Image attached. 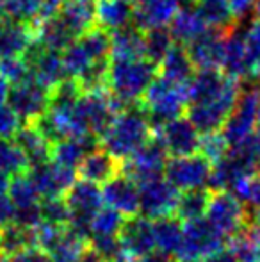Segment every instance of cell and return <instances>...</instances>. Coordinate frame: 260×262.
Here are the masks:
<instances>
[{
  "instance_id": "cell-1",
  "label": "cell",
  "mask_w": 260,
  "mask_h": 262,
  "mask_svg": "<svg viewBox=\"0 0 260 262\" xmlns=\"http://www.w3.org/2000/svg\"><path fill=\"white\" fill-rule=\"evenodd\" d=\"M153 138V128L139 105L125 107L100 138V148L118 162H125Z\"/></svg>"
},
{
  "instance_id": "cell-2",
  "label": "cell",
  "mask_w": 260,
  "mask_h": 262,
  "mask_svg": "<svg viewBox=\"0 0 260 262\" xmlns=\"http://www.w3.org/2000/svg\"><path fill=\"white\" fill-rule=\"evenodd\" d=\"M159 70L148 59L139 61H111L107 90L123 107L137 105L150 84L157 79Z\"/></svg>"
},
{
  "instance_id": "cell-3",
  "label": "cell",
  "mask_w": 260,
  "mask_h": 262,
  "mask_svg": "<svg viewBox=\"0 0 260 262\" xmlns=\"http://www.w3.org/2000/svg\"><path fill=\"white\" fill-rule=\"evenodd\" d=\"M146 113L153 130L182 118L187 111V86H178L157 75L137 104Z\"/></svg>"
},
{
  "instance_id": "cell-4",
  "label": "cell",
  "mask_w": 260,
  "mask_h": 262,
  "mask_svg": "<svg viewBox=\"0 0 260 262\" xmlns=\"http://www.w3.org/2000/svg\"><path fill=\"white\" fill-rule=\"evenodd\" d=\"M243 91V82L228 77L225 86L212 95L210 98L198 104L187 105V118L200 134H210V132H219L223 125L226 123L228 116L232 114L235 107L239 95Z\"/></svg>"
},
{
  "instance_id": "cell-5",
  "label": "cell",
  "mask_w": 260,
  "mask_h": 262,
  "mask_svg": "<svg viewBox=\"0 0 260 262\" xmlns=\"http://www.w3.org/2000/svg\"><path fill=\"white\" fill-rule=\"evenodd\" d=\"M64 202L69 209L68 228L89 241L91 221L104 207V196H102L100 186H94L86 180H77L64 196Z\"/></svg>"
},
{
  "instance_id": "cell-6",
  "label": "cell",
  "mask_w": 260,
  "mask_h": 262,
  "mask_svg": "<svg viewBox=\"0 0 260 262\" xmlns=\"http://www.w3.org/2000/svg\"><path fill=\"white\" fill-rule=\"evenodd\" d=\"M258 111H260V84L243 82V91L239 95L232 114L223 125L221 134L230 146L237 145L248 136L258 130Z\"/></svg>"
},
{
  "instance_id": "cell-7",
  "label": "cell",
  "mask_w": 260,
  "mask_h": 262,
  "mask_svg": "<svg viewBox=\"0 0 260 262\" xmlns=\"http://www.w3.org/2000/svg\"><path fill=\"white\" fill-rule=\"evenodd\" d=\"M228 241L205 217L184 223V239L175 262H203L208 255L226 248Z\"/></svg>"
},
{
  "instance_id": "cell-8",
  "label": "cell",
  "mask_w": 260,
  "mask_h": 262,
  "mask_svg": "<svg viewBox=\"0 0 260 262\" xmlns=\"http://www.w3.org/2000/svg\"><path fill=\"white\" fill-rule=\"evenodd\" d=\"M80 114L91 136L100 139L104 132L111 127L120 113L125 107L120 104L107 88H97L91 91H82L80 97Z\"/></svg>"
},
{
  "instance_id": "cell-9",
  "label": "cell",
  "mask_w": 260,
  "mask_h": 262,
  "mask_svg": "<svg viewBox=\"0 0 260 262\" xmlns=\"http://www.w3.org/2000/svg\"><path fill=\"white\" fill-rule=\"evenodd\" d=\"M205 220L230 243L246 227L248 209L228 191H218L212 193Z\"/></svg>"
},
{
  "instance_id": "cell-10",
  "label": "cell",
  "mask_w": 260,
  "mask_h": 262,
  "mask_svg": "<svg viewBox=\"0 0 260 262\" xmlns=\"http://www.w3.org/2000/svg\"><path fill=\"white\" fill-rule=\"evenodd\" d=\"M212 164L200 154L189 157H170L164 169V179L178 191L208 189Z\"/></svg>"
},
{
  "instance_id": "cell-11",
  "label": "cell",
  "mask_w": 260,
  "mask_h": 262,
  "mask_svg": "<svg viewBox=\"0 0 260 262\" xmlns=\"http://www.w3.org/2000/svg\"><path fill=\"white\" fill-rule=\"evenodd\" d=\"M7 104L20 118L21 125H31L46 114L50 105V93L29 77L27 80L11 86Z\"/></svg>"
},
{
  "instance_id": "cell-12",
  "label": "cell",
  "mask_w": 260,
  "mask_h": 262,
  "mask_svg": "<svg viewBox=\"0 0 260 262\" xmlns=\"http://www.w3.org/2000/svg\"><path fill=\"white\" fill-rule=\"evenodd\" d=\"M168 157L170 156L160 146V143L152 138L141 150H137L130 159L122 162V173L141 187L145 184L164 179Z\"/></svg>"
},
{
  "instance_id": "cell-13",
  "label": "cell",
  "mask_w": 260,
  "mask_h": 262,
  "mask_svg": "<svg viewBox=\"0 0 260 262\" xmlns=\"http://www.w3.org/2000/svg\"><path fill=\"white\" fill-rule=\"evenodd\" d=\"M153 138L160 143L170 157H189L200 150L201 134L187 116H182L153 130Z\"/></svg>"
},
{
  "instance_id": "cell-14",
  "label": "cell",
  "mask_w": 260,
  "mask_h": 262,
  "mask_svg": "<svg viewBox=\"0 0 260 262\" xmlns=\"http://www.w3.org/2000/svg\"><path fill=\"white\" fill-rule=\"evenodd\" d=\"M32 184L38 191L41 200H52V198H64L68 191L77 182L75 169L64 168L57 162L50 161L46 164L36 166L29 169Z\"/></svg>"
},
{
  "instance_id": "cell-15",
  "label": "cell",
  "mask_w": 260,
  "mask_h": 262,
  "mask_svg": "<svg viewBox=\"0 0 260 262\" xmlns=\"http://www.w3.org/2000/svg\"><path fill=\"white\" fill-rule=\"evenodd\" d=\"M178 198H180V191L175 189L166 179L145 184V186H141L139 214L150 221L175 216Z\"/></svg>"
},
{
  "instance_id": "cell-16",
  "label": "cell",
  "mask_w": 260,
  "mask_h": 262,
  "mask_svg": "<svg viewBox=\"0 0 260 262\" xmlns=\"http://www.w3.org/2000/svg\"><path fill=\"white\" fill-rule=\"evenodd\" d=\"M25 59L31 68V79L36 80L46 91H52L66 80V72L63 64V55L61 52L46 50L39 47L38 43L32 45V49L25 54Z\"/></svg>"
},
{
  "instance_id": "cell-17",
  "label": "cell",
  "mask_w": 260,
  "mask_h": 262,
  "mask_svg": "<svg viewBox=\"0 0 260 262\" xmlns=\"http://www.w3.org/2000/svg\"><path fill=\"white\" fill-rule=\"evenodd\" d=\"M118 243L122 253L130 259H143L155 252V237H153V225L143 216H134L125 220L118 234Z\"/></svg>"
},
{
  "instance_id": "cell-18",
  "label": "cell",
  "mask_w": 260,
  "mask_h": 262,
  "mask_svg": "<svg viewBox=\"0 0 260 262\" xmlns=\"http://www.w3.org/2000/svg\"><path fill=\"white\" fill-rule=\"evenodd\" d=\"M102 196H104L105 207L120 212L125 220L139 216L141 187L123 173H120L102 187Z\"/></svg>"
},
{
  "instance_id": "cell-19",
  "label": "cell",
  "mask_w": 260,
  "mask_h": 262,
  "mask_svg": "<svg viewBox=\"0 0 260 262\" xmlns=\"http://www.w3.org/2000/svg\"><path fill=\"white\" fill-rule=\"evenodd\" d=\"M193 64L198 70H221L225 59V34L218 31H205L195 41L185 45Z\"/></svg>"
},
{
  "instance_id": "cell-20",
  "label": "cell",
  "mask_w": 260,
  "mask_h": 262,
  "mask_svg": "<svg viewBox=\"0 0 260 262\" xmlns=\"http://www.w3.org/2000/svg\"><path fill=\"white\" fill-rule=\"evenodd\" d=\"M36 43L34 25L6 20L0 24V59L23 57Z\"/></svg>"
},
{
  "instance_id": "cell-21",
  "label": "cell",
  "mask_w": 260,
  "mask_h": 262,
  "mask_svg": "<svg viewBox=\"0 0 260 262\" xmlns=\"http://www.w3.org/2000/svg\"><path fill=\"white\" fill-rule=\"evenodd\" d=\"M180 7L178 0H148L141 6H135L134 27L143 32L168 27L177 16Z\"/></svg>"
},
{
  "instance_id": "cell-22",
  "label": "cell",
  "mask_w": 260,
  "mask_h": 262,
  "mask_svg": "<svg viewBox=\"0 0 260 262\" xmlns=\"http://www.w3.org/2000/svg\"><path fill=\"white\" fill-rule=\"evenodd\" d=\"M120 173H122V162H118L102 148L87 154L77 168V175L80 177V180H86L94 186H105Z\"/></svg>"
},
{
  "instance_id": "cell-23",
  "label": "cell",
  "mask_w": 260,
  "mask_h": 262,
  "mask_svg": "<svg viewBox=\"0 0 260 262\" xmlns=\"http://www.w3.org/2000/svg\"><path fill=\"white\" fill-rule=\"evenodd\" d=\"M97 11L98 0H64L57 16L79 39L97 27Z\"/></svg>"
},
{
  "instance_id": "cell-24",
  "label": "cell",
  "mask_w": 260,
  "mask_h": 262,
  "mask_svg": "<svg viewBox=\"0 0 260 262\" xmlns=\"http://www.w3.org/2000/svg\"><path fill=\"white\" fill-rule=\"evenodd\" d=\"M13 141L16 143V146L27 157L31 168H36V166L46 164V162L52 161V145L46 141L45 136L39 132V128L34 123L21 125L20 130L14 134Z\"/></svg>"
},
{
  "instance_id": "cell-25",
  "label": "cell",
  "mask_w": 260,
  "mask_h": 262,
  "mask_svg": "<svg viewBox=\"0 0 260 262\" xmlns=\"http://www.w3.org/2000/svg\"><path fill=\"white\" fill-rule=\"evenodd\" d=\"M157 70H159V77L173 84H178V86H189V82L196 75V68L189 57L187 49L184 45H178V43H175V47L160 61Z\"/></svg>"
},
{
  "instance_id": "cell-26",
  "label": "cell",
  "mask_w": 260,
  "mask_h": 262,
  "mask_svg": "<svg viewBox=\"0 0 260 262\" xmlns=\"http://www.w3.org/2000/svg\"><path fill=\"white\" fill-rule=\"evenodd\" d=\"M134 4L130 0H100L97 11V25L109 34L134 25Z\"/></svg>"
},
{
  "instance_id": "cell-27",
  "label": "cell",
  "mask_w": 260,
  "mask_h": 262,
  "mask_svg": "<svg viewBox=\"0 0 260 262\" xmlns=\"http://www.w3.org/2000/svg\"><path fill=\"white\" fill-rule=\"evenodd\" d=\"M97 148H100V139L94 138V136L64 139V141L52 146V161L64 166V168L77 171V168L84 161V157Z\"/></svg>"
},
{
  "instance_id": "cell-28",
  "label": "cell",
  "mask_w": 260,
  "mask_h": 262,
  "mask_svg": "<svg viewBox=\"0 0 260 262\" xmlns=\"http://www.w3.org/2000/svg\"><path fill=\"white\" fill-rule=\"evenodd\" d=\"M145 57V32L137 27L123 29L111 34V61H139Z\"/></svg>"
},
{
  "instance_id": "cell-29",
  "label": "cell",
  "mask_w": 260,
  "mask_h": 262,
  "mask_svg": "<svg viewBox=\"0 0 260 262\" xmlns=\"http://www.w3.org/2000/svg\"><path fill=\"white\" fill-rule=\"evenodd\" d=\"M36 29V43L46 50L63 54L72 43L77 41V38L72 34L68 27L59 20V16H54L50 20L34 24Z\"/></svg>"
},
{
  "instance_id": "cell-30",
  "label": "cell",
  "mask_w": 260,
  "mask_h": 262,
  "mask_svg": "<svg viewBox=\"0 0 260 262\" xmlns=\"http://www.w3.org/2000/svg\"><path fill=\"white\" fill-rule=\"evenodd\" d=\"M205 31H208V27L205 25V21L201 20L200 13L196 11V7H180V11L177 13V16L173 18V21L170 24V32L173 36L175 43L178 45H189L191 41H195L198 36H201Z\"/></svg>"
},
{
  "instance_id": "cell-31",
  "label": "cell",
  "mask_w": 260,
  "mask_h": 262,
  "mask_svg": "<svg viewBox=\"0 0 260 262\" xmlns=\"http://www.w3.org/2000/svg\"><path fill=\"white\" fill-rule=\"evenodd\" d=\"M195 7L205 25L212 31L226 34L239 25L226 0H198Z\"/></svg>"
},
{
  "instance_id": "cell-32",
  "label": "cell",
  "mask_w": 260,
  "mask_h": 262,
  "mask_svg": "<svg viewBox=\"0 0 260 262\" xmlns=\"http://www.w3.org/2000/svg\"><path fill=\"white\" fill-rule=\"evenodd\" d=\"M153 237H155V250L164 252L168 255H177L184 239V223L175 216L160 217L152 221Z\"/></svg>"
},
{
  "instance_id": "cell-33",
  "label": "cell",
  "mask_w": 260,
  "mask_h": 262,
  "mask_svg": "<svg viewBox=\"0 0 260 262\" xmlns=\"http://www.w3.org/2000/svg\"><path fill=\"white\" fill-rule=\"evenodd\" d=\"M31 248H38L36 246V230H27L14 223L0 228V255L14 259Z\"/></svg>"
},
{
  "instance_id": "cell-34",
  "label": "cell",
  "mask_w": 260,
  "mask_h": 262,
  "mask_svg": "<svg viewBox=\"0 0 260 262\" xmlns=\"http://www.w3.org/2000/svg\"><path fill=\"white\" fill-rule=\"evenodd\" d=\"M210 196L212 193L208 189H195L180 193L177 210H175V217L180 220L182 223H189V221H196L205 217Z\"/></svg>"
},
{
  "instance_id": "cell-35",
  "label": "cell",
  "mask_w": 260,
  "mask_h": 262,
  "mask_svg": "<svg viewBox=\"0 0 260 262\" xmlns=\"http://www.w3.org/2000/svg\"><path fill=\"white\" fill-rule=\"evenodd\" d=\"M87 246H89L87 239L80 237L75 232L66 228L61 234V237L56 241V245L46 252V255L50 257L52 262H77L80 255L86 252Z\"/></svg>"
},
{
  "instance_id": "cell-36",
  "label": "cell",
  "mask_w": 260,
  "mask_h": 262,
  "mask_svg": "<svg viewBox=\"0 0 260 262\" xmlns=\"http://www.w3.org/2000/svg\"><path fill=\"white\" fill-rule=\"evenodd\" d=\"M173 47L175 39L168 27L152 29L145 32V57L155 66L160 64V61L170 54Z\"/></svg>"
},
{
  "instance_id": "cell-37",
  "label": "cell",
  "mask_w": 260,
  "mask_h": 262,
  "mask_svg": "<svg viewBox=\"0 0 260 262\" xmlns=\"http://www.w3.org/2000/svg\"><path fill=\"white\" fill-rule=\"evenodd\" d=\"M0 169L9 177L25 175L31 169L27 157L13 139H0Z\"/></svg>"
},
{
  "instance_id": "cell-38",
  "label": "cell",
  "mask_w": 260,
  "mask_h": 262,
  "mask_svg": "<svg viewBox=\"0 0 260 262\" xmlns=\"http://www.w3.org/2000/svg\"><path fill=\"white\" fill-rule=\"evenodd\" d=\"M230 194L237 198L253 212H260V171H255L244 179L237 180L228 189Z\"/></svg>"
},
{
  "instance_id": "cell-39",
  "label": "cell",
  "mask_w": 260,
  "mask_h": 262,
  "mask_svg": "<svg viewBox=\"0 0 260 262\" xmlns=\"http://www.w3.org/2000/svg\"><path fill=\"white\" fill-rule=\"evenodd\" d=\"M7 196L11 198V202H13L16 209L34 207V205L39 204V194H38V191H36L29 173L11 179V186H9V191H7Z\"/></svg>"
},
{
  "instance_id": "cell-40",
  "label": "cell",
  "mask_w": 260,
  "mask_h": 262,
  "mask_svg": "<svg viewBox=\"0 0 260 262\" xmlns=\"http://www.w3.org/2000/svg\"><path fill=\"white\" fill-rule=\"evenodd\" d=\"M125 217L116 210L109 207H102L100 212L93 217L91 221V235L89 239L94 237H118L120 230H122Z\"/></svg>"
},
{
  "instance_id": "cell-41",
  "label": "cell",
  "mask_w": 260,
  "mask_h": 262,
  "mask_svg": "<svg viewBox=\"0 0 260 262\" xmlns=\"http://www.w3.org/2000/svg\"><path fill=\"white\" fill-rule=\"evenodd\" d=\"M228 152H230V145L225 139V136L221 134V130L210 132V134H201L198 154L207 159L212 166L218 164L221 159H225Z\"/></svg>"
},
{
  "instance_id": "cell-42",
  "label": "cell",
  "mask_w": 260,
  "mask_h": 262,
  "mask_svg": "<svg viewBox=\"0 0 260 262\" xmlns=\"http://www.w3.org/2000/svg\"><path fill=\"white\" fill-rule=\"evenodd\" d=\"M7 18L20 24L34 25L39 18V0H4Z\"/></svg>"
},
{
  "instance_id": "cell-43",
  "label": "cell",
  "mask_w": 260,
  "mask_h": 262,
  "mask_svg": "<svg viewBox=\"0 0 260 262\" xmlns=\"http://www.w3.org/2000/svg\"><path fill=\"white\" fill-rule=\"evenodd\" d=\"M43 223L56 225V227H68L69 225V209L64 198H52V200L39 202Z\"/></svg>"
},
{
  "instance_id": "cell-44",
  "label": "cell",
  "mask_w": 260,
  "mask_h": 262,
  "mask_svg": "<svg viewBox=\"0 0 260 262\" xmlns=\"http://www.w3.org/2000/svg\"><path fill=\"white\" fill-rule=\"evenodd\" d=\"M0 77L6 79L11 86L21 82V80H27L31 77V68H29L25 55L23 57L0 59Z\"/></svg>"
},
{
  "instance_id": "cell-45",
  "label": "cell",
  "mask_w": 260,
  "mask_h": 262,
  "mask_svg": "<svg viewBox=\"0 0 260 262\" xmlns=\"http://www.w3.org/2000/svg\"><path fill=\"white\" fill-rule=\"evenodd\" d=\"M21 121L9 104H0V139H13L20 130Z\"/></svg>"
},
{
  "instance_id": "cell-46",
  "label": "cell",
  "mask_w": 260,
  "mask_h": 262,
  "mask_svg": "<svg viewBox=\"0 0 260 262\" xmlns=\"http://www.w3.org/2000/svg\"><path fill=\"white\" fill-rule=\"evenodd\" d=\"M16 220V207L7 194H0V228L9 227Z\"/></svg>"
},
{
  "instance_id": "cell-47",
  "label": "cell",
  "mask_w": 260,
  "mask_h": 262,
  "mask_svg": "<svg viewBox=\"0 0 260 262\" xmlns=\"http://www.w3.org/2000/svg\"><path fill=\"white\" fill-rule=\"evenodd\" d=\"M226 2H228L230 9H232L237 24L246 20V18L255 11V0H226Z\"/></svg>"
},
{
  "instance_id": "cell-48",
  "label": "cell",
  "mask_w": 260,
  "mask_h": 262,
  "mask_svg": "<svg viewBox=\"0 0 260 262\" xmlns=\"http://www.w3.org/2000/svg\"><path fill=\"white\" fill-rule=\"evenodd\" d=\"M64 0H39V18H38V24L39 21H45L50 20V18L57 16L63 7Z\"/></svg>"
},
{
  "instance_id": "cell-49",
  "label": "cell",
  "mask_w": 260,
  "mask_h": 262,
  "mask_svg": "<svg viewBox=\"0 0 260 262\" xmlns=\"http://www.w3.org/2000/svg\"><path fill=\"white\" fill-rule=\"evenodd\" d=\"M14 262H52L41 248H31L13 259Z\"/></svg>"
},
{
  "instance_id": "cell-50",
  "label": "cell",
  "mask_w": 260,
  "mask_h": 262,
  "mask_svg": "<svg viewBox=\"0 0 260 262\" xmlns=\"http://www.w3.org/2000/svg\"><path fill=\"white\" fill-rule=\"evenodd\" d=\"M203 262H239V260L235 259V255L232 253V250L226 246V248H221L219 252L208 255Z\"/></svg>"
},
{
  "instance_id": "cell-51",
  "label": "cell",
  "mask_w": 260,
  "mask_h": 262,
  "mask_svg": "<svg viewBox=\"0 0 260 262\" xmlns=\"http://www.w3.org/2000/svg\"><path fill=\"white\" fill-rule=\"evenodd\" d=\"M137 262H175V257L168 255V253H164V252H159V250H155V252H152L150 255L143 257V259H139Z\"/></svg>"
},
{
  "instance_id": "cell-52",
  "label": "cell",
  "mask_w": 260,
  "mask_h": 262,
  "mask_svg": "<svg viewBox=\"0 0 260 262\" xmlns=\"http://www.w3.org/2000/svg\"><path fill=\"white\" fill-rule=\"evenodd\" d=\"M77 262H107V260H105L104 257H102L100 253H98L97 250H94L93 246L89 245L86 248V252L80 255V259L77 260Z\"/></svg>"
},
{
  "instance_id": "cell-53",
  "label": "cell",
  "mask_w": 260,
  "mask_h": 262,
  "mask_svg": "<svg viewBox=\"0 0 260 262\" xmlns=\"http://www.w3.org/2000/svg\"><path fill=\"white\" fill-rule=\"evenodd\" d=\"M11 84L6 79L0 77V104H7V97H9Z\"/></svg>"
},
{
  "instance_id": "cell-54",
  "label": "cell",
  "mask_w": 260,
  "mask_h": 262,
  "mask_svg": "<svg viewBox=\"0 0 260 262\" xmlns=\"http://www.w3.org/2000/svg\"><path fill=\"white\" fill-rule=\"evenodd\" d=\"M9 186H11V177L0 169V194H7Z\"/></svg>"
},
{
  "instance_id": "cell-55",
  "label": "cell",
  "mask_w": 260,
  "mask_h": 262,
  "mask_svg": "<svg viewBox=\"0 0 260 262\" xmlns=\"http://www.w3.org/2000/svg\"><path fill=\"white\" fill-rule=\"evenodd\" d=\"M7 20V13H6V2L4 0H0V24H4V21Z\"/></svg>"
},
{
  "instance_id": "cell-56",
  "label": "cell",
  "mask_w": 260,
  "mask_h": 262,
  "mask_svg": "<svg viewBox=\"0 0 260 262\" xmlns=\"http://www.w3.org/2000/svg\"><path fill=\"white\" fill-rule=\"evenodd\" d=\"M178 2H180L182 7H193V6H196L198 0H178Z\"/></svg>"
},
{
  "instance_id": "cell-57",
  "label": "cell",
  "mask_w": 260,
  "mask_h": 262,
  "mask_svg": "<svg viewBox=\"0 0 260 262\" xmlns=\"http://www.w3.org/2000/svg\"><path fill=\"white\" fill-rule=\"evenodd\" d=\"M114 262H137V259H130V257H127V255H123V253H122V255H120Z\"/></svg>"
},
{
  "instance_id": "cell-58",
  "label": "cell",
  "mask_w": 260,
  "mask_h": 262,
  "mask_svg": "<svg viewBox=\"0 0 260 262\" xmlns=\"http://www.w3.org/2000/svg\"><path fill=\"white\" fill-rule=\"evenodd\" d=\"M255 14H257V18L260 20V0H255Z\"/></svg>"
},
{
  "instance_id": "cell-59",
  "label": "cell",
  "mask_w": 260,
  "mask_h": 262,
  "mask_svg": "<svg viewBox=\"0 0 260 262\" xmlns=\"http://www.w3.org/2000/svg\"><path fill=\"white\" fill-rule=\"evenodd\" d=\"M132 4H134V7L135 6H141V4H145V2H148V0H130Z\"/></svg>"
},
{
  "instance_id": "cell-60",
  "label": "cell",
  "mask_w": 260,
  "mask_h": 262,
  "mask_svg": "<svg viewBox=\"0 0 260 262\" xmlns=\"http://www.w3.org/2000/svg\"><path fill=\"white\" fill-rule=\"evenodd\" d=\"M0 262H14L13 259H9V257H4V255H0Z\"/></svg>"
},
{
  "instance_id": "cell-61",
  "label": "cell",
  "mask_w": 260,
  "mask_h": 262,
  "mask_svg": "<svg viewBox=\"0 0 260 262\" xmlns=\"http://www.w3.org/2000/svg\"><path fill=\"white\" fill-rule=\"evenodd\" d=\"M258 130H260V111H258Z\"/></svg>"
}]
</instances>
